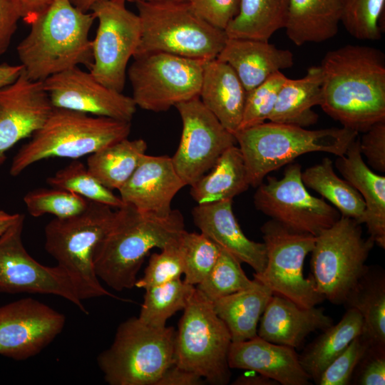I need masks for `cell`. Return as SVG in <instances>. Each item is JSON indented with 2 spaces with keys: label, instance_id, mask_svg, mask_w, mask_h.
Masks as SVG:
<instances>
[{
  "label": "cell",
  "instance_id": "6da1fadb",
  "mask_svg": "<svg viewBox=\"0 0 385 385\" xmlns=\"http://www.w3.org/2000/svg\"><path fill=\"white\" fill-rule=\"evenodd\" d=\"M322 110L359 133L385 120V56L377 48L347 44L319 65Z\"/></svg>",
  "mask_w": 385,
  "mask_h": 385
},
{
  "label": "cell",
  "instance_id": "7a4b0ae2",
  "mask_svg": "<svg viewBox=\"0 0 385 385\" xmlns=\"http://www.w3.org/2000/svg\"><path fill=\"white\" fill-rule=\"evenodd\" d=\"M184 227L178 210L162 215L141 212L127 204L117 208L94 252L97 277L116 291L133 288L149 252L178 242Z\"/></svg>",
  "mask_w": 385,
  "mask_h": 385
},
{
  "label": "cell",
  "instance_id": "3957f363",
  "mask_svg": "<svg viewBox=\"0 0 385 385\" xmlns=\"http://www.w3.org/2000/svg\"><path fill=\"white\" fill-rule=\"evenodd\" d=\"M91 12H83L69 0H56L33 15L27 36L16 50L26 76L34 81L93 63L92 41L89 32L95 20Z\"/></svg>",
  "mask_w": 385,
  "mask_h": 385
},
{
  "label": "cell",
  "instance_id": "277c9868",
  "mask_svg": "<svg viewBox=\"0 0 385 385\" xmlns=\"http://www.w3.org/2000/svg\"><path fill=\"white\" fill-rule=\"evenodd\" d=\"M234 135L250 185L257 188L270 173L302 155L324 152L337 157L344 155L359 133L343 126L308 130L270 121L240 130Z\"/></svg>",
  "mask_w": 385,
  "mask_h": 385
},
{
  "label": "cell",
  "instance_id": "5b68a950",
  "mask_svg": "<svg viewBox=\"0 0 385 385\" xmlns=\"http://www.w3.org/2000/svg\"><path fill=\"white\" fill-rule=\"evenodd\" d=\"M131 123L53 108L43 125L14 157L10 174L17 176L41 160H77L128 137Z\"/></svg>",
  "mask_w": 385,
  "mask_h": 385
},
{
  "label": "cell",
  "instance_id": "8992f818",
  "mask_svg": "<svg viewBox=\"0 0 385 385\" xmlns=\"http://www.w3.org/2000/svg\"><path fill=\"white\" fill-rule=\"evenodd\" d=\"M112 207L89 201L81 213L51 220L45 227V249L69 277L81 299L117 298L101 284L93 267L95 250L113 217Z\"/></svg>",
  "mask_w": 385,
  "mask_h": 385
},
{
  "label": "cell",
  "instance_id": "52a82bcc",
  "mask_svg": "<svg viewBox=\"0 0 385 385\" xmlns=\"http://www.w3.org/2000/svg\"><path fill=\"white\" fill-rule=\"evenodd\" d=\"M135 4L141 36L135 56L163 52L210 61L217 57L227 39L225 31L198 16L190 2L140 1Z\"/></svg>",
  "mask_w": 385,
  "mask_h": 385
},
{
  "label": "cell",
  "instance_id": "ba28073f",
  "mask_svg": "<svg viewBox=\"0 0 385 385\" xmlns=\"http://www.w3.org/2000/svg\"><path fill=\"white\" fill-rule=\"evenodd\" d=\"M175 331L156 328L131 317L118 327L112 344L97 358L110 385H156L174 364Z\"/></svg>",
  "mask_w": 385,
  "mask_h": 385
},
{
  "label": "cell",
  "instance_id": "9c48e42d",
  "mask_svg": "<svg viewBox=\"0 0 385 385\" xmlns=\"http://www.w3.org/2000/svg\"><path fill=\"white\" fill-rule=\"evenodd\" d=\"M230 333L212 302L195 288L183 309L174 341V364L213 385L229 383Z\"/></svg>",
  "mask_w": 385,
  "mask_h": 385
},
{
  "label": "cell",
  "instance_id": "30bf717a",
  "mask_svg": "<svg viewBox=\"0 0 385 385\" xmlns=\"http://www.w3.org/2000/svg\"><path fill=\"white\" fill-rule=\"evenodd\" d=\"M361 225L341 215L315 236L312 277L317 291L332 304H344L368 269L366 262L375 244L370 237H363Z\"/></svg>",
  "mask_w": 385,
  "mask_h": 385
},
{
  "label": "cell",
  "instance_id": "8fae6325",
  "mask_svg": "<svg viewBox=\"0 0 385 385\" xmlns=\"http://www.w3.org/2000/svg\"><path fill=\"white\" fill-rule=\"evenodd\" d=\"M133 58L127 74L137 107L163 112L199 97L207 61L163 52L143 53Z\"/></svg>",
  "mask_w": 385,
  "mask_h": 385
},
{
  "label": "cell",
  "instance_id": "7c38bea8",
  "mask_svg": "<svg viewBox=\"0 0 385 385\" xmlns=\"http://www.w3.org/2000/svg\"><path fill=\"white\" fill-rule=\"evenodd\" d=\"M266 247L267 263L262 272L253 274L274 294L286 297L299 306H317L324 297L317 291L311 276H304L306 256L312 252L315 236L296 232L270 220L260 228Z\"/></svg>",
  "mask_w": 385,
  "mask_h": 385
},
{
  "label": "cell",
  "instance_id": "4fadbf2b",
  "mask_svg": "<svg viewBox=\"0 0 385 385\" xmlns=\"http://www.w3.org/2000/svg\"><path fill=\"white\" fill-rule=\"evenodd\" d=\"M302 166L289 164L282 178L267 176L257 187V210L287 228L314 236L334 225L339 212L323 198L311 195L302 180Z\"/></svg>",
  "mask_w": 385,
  "mask_h": 385
},
{
  "label": "cell",
  "instance_id": "5bb4252c",
  "mask_svg": "<svg viewBox=\"0 0 385 385\" xmlns=\"http://www.w3.org/2000/svg\"><path fill=\"white\" fill-rule=\"evenodd\" d=\"M90 11L98 20L92 41L93 63L89 72L109 88L122 92L127 66L138 48L141 23L138 14L125 7V1L101 0Z\"/></svg>",
  "mask_w": 385,
  "mask_h": 385
},
{
  "label": "cell",
  "instance_id": "9a60e30c",
  "mask_svg": "<svg viewBox=\"0 0 385 385\" xmlns=\"http://www.w3.org/2000/svg\"><path fill=\"white\" fill-rule=\"evenodd\" d=\"M182 120V134L172 161L186 185H192L210 170L220 156L236 145L227 130L199 97L175 106Z\"/></svg>",
  "mask_w": 385,
  "mask_h": 385
},
{
  "label": "cell",
  "instance_id": "2e32d148",
  "mask_svg": "<svg viewBox=\"0 0 385 385\" xmlns=\"http://www.w3.org/2000/svg\"><path fill=\"white\" fill-rule=\"evenodd\" d=\"M24 219L21 214L0 236V292L53 294L88 313L66 274L57 265H41L26 251L22 242Z\"/></svg>",
  "mask_w": 385,
  "mask_h": 385
},
{
  "label": "cell",
  "instance_id": "e0dca14e",
  "mask_svg": "<svg viewBox=\"0 0 385 385\" xmlns=\"http://www.w3.org/2000/svg\"><path fill=\"white\" fill-rule=\"evenodd\" d=\"M64 314L33 298L0 307V355L26 360L40 353L61 332Z\"/></svg>",
  "mask_w": 385,
  "mask_h": 385
},
{
  "label": "cell",
  "instance_id": "ac0fdd59",
  "mask_svg": "<svg viewBox=\"0 0 385 385\" xmlns=\"http://www.w3.org/2000/svg\"><path fill=\"white\" fill-rule=\"evenodd\" d=\"M43 81L53 108L128 122L136 112L132 97L108 88L78 66Z\"/></svg>",
  "mask_w": 385,
  "mask_h": 385
},
{
  "label": "cell",
  "instance_id": "d6986e66",
  "mask_svg": "<svg viewBox=\"0 0 385 385\" xmlns=\"http://www.w3.org/2000/svg\"><path fill=\"white\" fill-rule=\"evenodd\" d=\"M53 108L43 81L31 80L24 69L16 81L0 89V167L6 152L38 130Z\"/></svg>",
  "mask_w": 385,
  "mask_h": 385
},
{
  "label": "cell",
  "instance_id": "ffe728a7",
  "mask_svg": "<svg viewBox=\"0 0 385 385\" xmlns=\"http://www.w3.org/2000/svg\"><path fill=\"white\" fill-rule=\"evenodd\" d=\"M185 185L171 157L145 153L118 191L124 204L141 212L165 215L172 211L174 197Z\"/></svg>",
  "mask_w": 385,
  "mask_h": 385
},
{
  "label": "cell",
  "instance_id": "44dd1931",
  "mask_svg": "<svg viewBox=\"0 0 385 385\" xmlns=\"http://www.w3.org/2000/svg\"><path fill=\"white\" fill-rule=\"evenodd\" d=\"M194 224L220 248L250 265L255 273L263 272L267 263L264 242L249 239L242 232L232 210V200L197 205L192 210Z\"/></svg>",
  "mask_w": 385,
  "mask_h": 385
},
{
  "label": "cell",
  "instance_id": "7402d4cb",
  "mask_svg": "<svg viewBox=\"0 0 385 385\" xmlns=\"http://www.w3.org/2000/svg\"><path fill=\"white\" fill-rule=\"evenodd\" d=\"M230 369L255 371L282 385H309L311 378L294 349L270 342L258 336L232 342L228 352Z\"/></svg>",
  "mask_w": 385,
  "mask_h": 385
},
{
  "label": "cell",
  "instance_id": "603a6c76",
  "mask_svg": "<svg viewBox=\"0 0 385 385\" xmlns=\"http://www.w3.org/2000/svg\"><path fill=\"white\" fill-rule=\"evenodd\" d=\"M332 324V318L326 314L323 307H302L286 297L273 294L260 319L257 336L295 349L311 333L323 331Z\"/></svg>",
  "mask_w": 385,
  "mask_h": 385
},
{
  "label": "cell",
  "instance_id": "cb8c5ba5",
  "mask_svg": "<svg viewBox=\"0 0 385 385\" xmlns=\"http://www.w3.org/2000/svg\"><path fill=\"white\" fill-rule=\"evenodd\" d=\"M335 166L340 174L361 195L365 203L363 223L374 244L385 249V177L365 163L359 136L345 154L337 157Z\"/></svg>",
  "mask_w": 385,
  "mask_h": 385
},
{
  "label": "cell",
  "instance_id": "d4e9b609",
  "mask_svg": "<svg viewBox=\"0 0 385 385\" xmlns=\"http://www.w3.org/2000/svg\"><path fill=\"white\" fill-rule=\"evenodd\" d=\"M217 59L229 64L247 92L294 64L293 53L269 41L228 38Z\"/></svg>",
  "mask_w": 385,
  "mask_h": 385
},
{
  "label": "cell",
  "instance_id": "484cf974",
  "mask_svg": "<svg viewBox=\"0 0 385 385\" xmlns=\"http://www.w3.org/2000/svg\"><path fill=\"white\" fill-rule=\"evenodd\" d=\"M247 91L232 68L217 58L205 61L199 98L235 135L242 121Z\"/></svg>",
  "mask_w": 385,
  "mask_h": 385
},
{
  "label": "cell",
  "instance_id": "4316f807",
  "mask_svg": "<svg viewBox=\"0 0 385 385\" xmlns=\"http://www.w3.org/2000/svg\"><path fill=\"white\" fill-rule=\"evenodd\" d=\"M344 0H289L284 29L296 46L322 43L339 31Z\"/></svg>",
  "mask_w": 385,
  "mask_h": 385
},
{
  "label": "cell",
  "instance_id": "83f0119b",
  "mask_svg": "<svg viewBox=\"0 0 385 385\" xmlns=\"http://www.w3.org/2000/svg\"><path fill=\"white\" fill-rule=\"evenodd\" d=\"M322 73L319 66L307 70L299 79L287 78L268 120L306 128L315 124L318 115L312 107L322 103Z\"/></svg>",
  "mask_w": 385,
  "mask_h": 385
},
{
  "label": "cell",
  "instance_id": "f1b7e54d",
  "mask_svg": "<svg viewBox=\"0 0 385 385\" xmlns=\"http://www.w3.org/2000/svg\"><path fill=\"white\" fill-rule=\"evenodd\" d=\"M272 295L269 287L253 279L250 287L212 301L216 314L227 326L232 342L257 336L260 319Z\"/></svg>",
  "mask_w": 385,
  "mask_h": 385
},
{
  "label": "cell",
  "instance_id": "f546056e",
  "mask_svg": "<svg viewBox=\"0 0 385 385\" xmlns=\"http://www.w3.org/2000/svg\"><path fill=\"white\" fill-rule=\"evenodd\" d=\"M242 153L238 146L227 148L213 167L190 185V194L197 205L233 198L250 187Z\"/></svg>",
  "mask_w": 385,
  "mask_h": 385
},
{
  "label": "cell",
  "instance_id": "4dcf8cb0",
  "mask_svg": "<svg viewBox=\"0 0 385 385\" xmlns=\"http://www.w3.org/2000/svg\"><path fill=\"white\" fill-rule=\"evenodd\" d=\"M344 304L356 309L363 322L361 337L369 346L385 348V275L381 268L367 270L348 294Z\"/></svg>",
  "mask_w": 385,
  "mask_h": 385
},
{
  "label": "cell",
  "instance_id": "1f68e13d",
  "mask_svg": "<svg viewBox=\"0 0 385 385\" xmlns=\"http://www.w3.org/2000/svg\"><path fill=\"white\" fill-rule=\"evenodd\" d=\"M363 322L359 312L347 307L337 324L323 332L299 355L301 365L316 383L324 370L340 355L351 342L362 334Z\"/></svg>",
  "mask_w": 385,
  "mask_h": 385
},
{
  "label": "cell",
  "instance_id": "d6a6232c",
  "mask_svg": "<svg viewBox=\"0 0 385 385\" xmlns=\"http://www.w3.org/2000/svg\"><path fill=\"white\" fill-rule=\"evenodd\" d=\"M147 148L143 139L126 138L91 154L86 166L103 185L118 190L133 173Z\"/></svg>",
  "mask_w": 385,
  "mask_h": 385
},
{
  "label": "cell",
  "instance_id": "836d02e7",
  "mask_svg": "<svg viewBox=\"0 0 385 385\" xmlns=\"http://www.w3.org/2000/svg\"><path fill=\"white\" fill-rule=\"evenodd\" d=\"M289 0H240L239 11L225 30L228 38L268 41L285 27Z\"/></svg>",
  "mask_w": 385,
  "mask_h": 385
},
{
  "label": "cell",
  "instance_id": "e575fe53",
  "mask_svg": "<svg viewBox=\"0 0 385 385\" xmlns=\"http://www.w3.org/2000/svg\"><path fill=\"white\" fill-rule=\"evenodd\" d=\"M301 177L306 188L321 195L342 216L363 223L364 201L350 183L335 173L331 159L324 158L320 163L305 169Z\"/></svg>",
  "mask_w": 385,
  "mask_h": 385
},
{
  "label": "cell",
  "instance_id": "d590c367",
  "mask_svg": "<svg viewBox=\"0 0 385 385\" xmlns=\"http://www.w3.org/2000/svg\"><path fill=\"white\" fill-rule=\"evenodd\" d=\"M195 288L180 278L145 289L138 317L150 327H165L170 317L184 309Z\"/></svg>",
  "mask_w": 385,
  "mask_h": 385
},
{
  "label": "cell",
  "instance_id": "8d00e7d4",
  "mask_svg": "<svg viewBox=\"0 0 385 385\" xmlns=\"http://www.w3.org/2000/svg\"><path fill=\"white\" fill-rule=\"evenodd\" d=\"M46 183L51 187L68 190L89 201L102 203L112 208L117 209L125 205L120 196L103 185L89 172L87 166L78 160H73L48 177Z\"/></svg>",
  "mask_w": 385,
  "mask_h": 385
},
{
  "label": "cell",
  "instance_id": "74e56055",
  "mask_svg": "<svg viewBox=\"0 0 385 385\" xmlns=\"http://www.w3.org/2000/svg\"><path fill=\"white\" fill-rule=\"evenodd\" d=\"M252 283L253 279H250L242 269L241 262L221 248L215 265L196 288L210 300L214 301L247 289Z\"/></svg>",
  "mask_w": 385,
  "mask_h": 385
},
{
  "label": "cell",
  "instance_id": "f35d334b",
  "mask_svg": "<svg viewBox=\"0 0 385 385\" xmlns=\"http://www.w3.org/2000/svg\"><path fill=\"white\" fill-rule=\"evenodd\" d=\"M24 202L32 217L51 214L56 218H67L83 212L89 200L68 190L51 187L29 191Z\"/></svg>",
  "mask_w": 385,
  "mask_h": 385
},
{
  "label": "cell",
  "instance_id": "ab89813d",
  "mask_svg": "<svg viewBox=\"0 0 385 385\" xmlns=\"http://www.w3.org/2000/svg\"><path fill=\"white\" fill-rule=\"evenodd\" d=\"M180 242L184 260L183 280L196 287L215 265L221 248L204 234L186 230Z\"/></svg>",
  "mask_w": 385,
  "mask_h": 385
},
{
  "label": "cell",
  "instance_id": "60d3db41",
  "mask_svg": "<svg viewBox=\"0 0 385 385\" xmlns=\"http://www.w3.org/2000/svg\"><path fill=\"white\" fill-rule=\"evenodd\" d=\"M385 0H344L341 23L354 38L362 41L381 38V19Z\"/></svg>",
  "mask_w": 385,
  "mask_h": 385
},
{
  "label": "cell",
  "instance_id": "b9f144b4",
  "mask_svg": "<svg viewBox=\"0 0 385 385\" xmlns=\"http://www.w3.org/2000/svg\"><path fill=\"white\" fill-rule=\"evenodd\" d=\"M286 77L281 71L272 74L264 82L247 92L238 130L262 124L268 120Z\"/></svg>",
  "mask_w": 385,
  "mask_h": 385
},
{
  "label": "cell",
  "instance_id": "7bdbcfd3",
  "mask_svg": "<svg viewBox=\"0 0 385 385\" xmlns=\"http://www.w3.org/2000/svg\"><path fill=\"white\" fill-rule=\"evenodd\" d=\"M180 240L181 237L178 242L151 254L144 274L137 279L135 287L145 290L180 278L184 273Z\"/></svg>",
  "mask_w": 385,
  "mask_h": 385
},
{
  "label": "cell",
  "instance_id": "ee69618b",
  "mask_svg": "<svg viewBox=\"0 0 385 385\" xmlns=\"http://www.w3.org/2000/svg\"><path fill=\"white\" fill-rule=\"evenodd\" d=\"M359 335L324 370L316 382L318 385H348L353 373L369 346Z\"/></svg>",
  "mask_w": 385,
  "mask_h": 385
},
{
  "label": "cell",
  "instance_id": "f6af8a7d",
  "mask_svg": "<svg viewBox=\"0 0 385 385\" xmlns=\"http://www.w3.org/2000/svg\"><path fill=\"white\" fill-rule=\"evenodd\" d=\"M240 0H192L195 13L213 27L225 31L239 11Z\"/></svg>",
  "mask_w": 385,
  "mask_h": 385
},
{
  "label": "cell",
  "instance_id": "bcb514c9",
  "mask_svg": "<svg viewBox=\"0 0 385 385\" xmlns=\"http://www.w3.org/2000/svg\"><path fill=\"white\" fill-rule=\"evenodd\" d=\"M351 384H385V348L368 346L353 373Z\"/></svg>",
  "mask_w": 385,
  "mask_h": 385
},
{
  "label": "cell",
  "instance_id": "7dc6e473",
  "mask_svg": "<svg viewBox=\"0 0 385 385\" xmlns=\"http://www.w3.org/2000/svg\"><path fill=\"white\" fill-rule=\"evenodd\" d=\"M361 154L376 171L385 172V120L372 125L359 138Z\"/></svg>",
  "mask_w": 385,
  "mask_h": 385
},
{
  "label": "cell",
  "instance_id": "c3c4849f",
  "mask_svg": "<svg viewBox=\"0 0 385 385\" xmlns=\"http://www.w3.org/2000/svg\"><path fill=\"white\" fill-rule=\"evenodd\" d=\"M21 18L18 0H0V56L7 50Z\"/></svg>",
  "mask_w": 385,
  "mask_h": 385
},
{
  "label": "cell",
  "instance_id": "681fc988",
  "mask_svg": "<svg viewBox=\"0 0 385 385\" xmlns=\"http://www.w3.org/2000/svg\"><path fill=\"white\" fill-rule=\"evenodd\" d=\"M205 382L200 376L174 364L164 372L156 385H201Z\"/></svg>",
  "mask_w": 385,
  "mask_h": 385
},
{
  "label": "cell",
  "instance_id": "f907efd6",
  "mask_svg": "<svg viewBox=\"0 0 385 385\" xmlns=\"http://www.w3.org/2000/svg\"><path fill=\"white\" fill-rule=\"evenodd\" d=\"M22 19L26 21L33 15L42 11L56 0H18Z\"/></svg>",
  "mask_w": 385,
  "mask_h": 385
},
{
  "label": "cell",
  "instance_id": "816d5d0a",
  "mask_svg": "<svg viewBox=\"0 0 385 385\" xmlns=\"http://www.w3.org/2000/svg\"><path fill=\"white\" fill-rule=\"evenodd\" d=\"M20 65H10L6 63L0 64V89L12 83L23 71Z\"/></svg>",
  "mask_w": 385,
  "mask_h": 385
},
{
  "label": "cell",
  "instance_id": "f5cc1de1",
  "mask_svg": "<svg viewBox=\"0 0 385 385\" xmlns=\"http://www.w3.org/2000/svg\"><path fill=\"white\" fill-rule=\"evenodd\" d=\"M233 385H279V384L260 374L241 375L232 383Z\"/></svg>",
  "mask_w": 385,
  "mask_h": 385
},
{
  "label": "cell",
  "instance_id": "db71d44e",
  "mask_svg": "<svg viewBox=\"0 0 385 385\" xmlns=\"http://www.w3.org/2000/svg\"><path fill=\"white\" fill-rule=\"evenodd\" d=\"M21 214H9L0 210V236L11 227L19 219Z\"/></svg>",
  "mask_w": 385,
  "mask_h": 385
},
{
  "label": "cell",
  "instance_id": "11a10c76",
  "mask_svg": "<svg viewBox=\"0 0 385 385\" xmlns=\"http://www.w3.org/2000/svg\"><path fill=\"white\" fill-rule=\"evenodd\" d=\"M71 3L76 8L81 9L83 12L90 11L91 7L96 2L101 0H69ZM126 1L127 0H120Z\"/></svg>",
  "mask_w": 385,
  "mask_h": 385
},
{
  "label": "cell",
  "instance_id": "9f6ffc18",
  "mask_svg": "<svg viewBox=\"0 0 385 385\" xmlns=\"http://www.w3.org/2000/svg\"><path fill=\"white\" fill-rule=\"evenodd\" d=\"M130 2H190L192 0H127Z\"/></svg>",
  "mask_w": 385,
  "mask_h": 385
}]
</instances>
